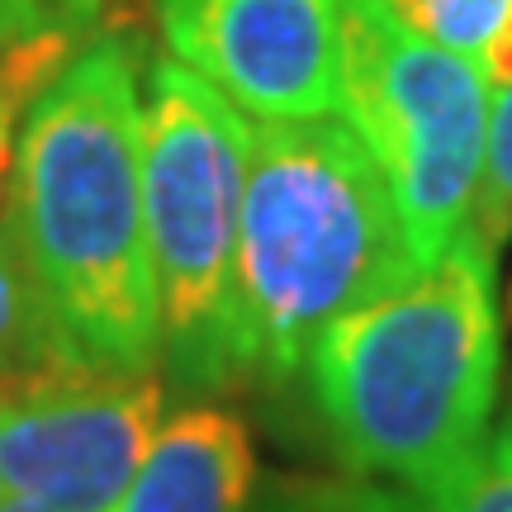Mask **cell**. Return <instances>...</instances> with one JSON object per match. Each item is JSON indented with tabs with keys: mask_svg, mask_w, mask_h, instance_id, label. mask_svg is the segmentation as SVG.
Returning a JSON list of instances; mask_svg holds the SVG:
<instances>
[{
	"mask_svg": "<svg viewBox=\"0 0 512 512\" xmlns=\"http://www.w3.org/2000/svg\"><path fill=\"white\" fill-rule=\"evenodd\" d=\"M10 214L67 361L157 370L143 219V81L128 38H91L24 105Z\"/></svg>",
	"mask_w": 512,
	"mask_h": 512,
	"instance_id": "obj_1",
	"label": "cell"
},
{
	"mask_svg": "<svg viewBox=\"0 0 512 512\" xmlns=\"http://www.w3.org/2000/svg\"><path fill=\"white\" fill-rule=\"evenodd\" d=\"M498 366L494 252L460 233L437 266L332 323L299 375L351 475L427 494L484 451Z\"/></svg>",
	"mask_w": 512,
	"mask_h": 512,
	"instance_id": "obj_2",
	"label": "cell"
},
{
	"mask_svg": "<svg viewBox=\"0 0 512 512\" xmlns=\"http://www.w3.org/2000/svg\"><path fill=\"white\" fill-rule=\"evenodd\" d=\"M422 271L394 190L342 114L256 119L238 223L247 380H294L332 323Z\"/></svg>",
	"mask_w": 512,
	"mask_h": 512,
	"instance_id": "obj_3",
	"label": "cell"
},
{
	"mask_svg": "<svg viewBox=\"0 0 512 512\" xmlns=\"http://www.w3.org/2000/svg\"><path fill=\"white\" fill-rule=\"evenodd\" d=\"M252 119L181 62L143 81V219L157 294V370L200 403L242 384L238 223Z\"/></svg>",
	"mask_w": 512,
	"mask_h": 512,
	"instance_id": "obj_4",
	"label": "cell"
},
{
	"mask_svg": "<svg viewBox=\"0 0 512 512\" xmlns=\"http://www.w3.org/2000/svg\"><path fill=\"white\" fill-rule=\"evenodd\" d=\"M489 100L484 62L408 34L380 0H342L337 114L384 171L422 266H437L470 223Z\"/></svg>",
	"mask_w": 512,
	"mask_h": 512,
	"instance_id": "obj_5",
	"label": "cell"
},
{
	"mask_svg": "<svg viewBox=\"0 0 512 512\" xmlns=\"http://www.w3.org/2000/svg\"><path fill=\"white\" fill-rule=\"evenodd\" d=\"M162 370L48 361L0 380V494L43 512H114L166 422Z\"/></svg>",
	"mask_w": 512,
	"mask_h": 512,
	"instance_id": "obj_6",
	"label": "cell"
},
{
	"mask_svg": "<svg viewBox=\"0 0 512 512\" xmlns=\"http://www.w3.org/2000/svg\"><path fill=\"white\" fill-rule=\"evenodd\" d=\"M166 53L252 119L337 114L342 0H157Z\"/></svg>",
	"mask_w": 512,
	"mask_h": 512,
	"instance_id": "obj_7",
	"label": "cell"
},
{
	"mask_svg": "<svg viewBox=\"0 0 512 512\" xmlns=\"http://www.w3.org/2000/svg\"><path fill=\"white\" fill-rule=\"evenodd\" d=\"M114 512H252V441L238 413L219 403L166 413Z\"/></svg>",
	"mask_w": 512,
	"mask_h": 512,
	"instance_id": "obj_8",
	"label": "cell"
},
{
	"mask_svg": "<svg viewBox=\"0 0 512 512\" xmlns=\"http://www.w3.org/2000/svg\"><path fill=\"white\" fill-rule=\"evenodd\" d=\"M48 361H67V356L57 347V332L34 290L24 247H19L10 185H0V380H15Z\"/></svg>",
	"mask_w": 512,
	"mask_h": 512,
	"instance_id": "obj_9",
	"label": "cell"
},
{
	"mask_svg": "<svg viewBox=\"0 0 512 512\" xmlns=\"http://www.w3.org/2000/svg\"><path fill=\"white\" fill-rule=\"evenodd\" d=\"M465 233L494 256L512 233V81L494 86V100H489L484 166H479V190L475 204H470Z\"/></svg>",
	"mask_w": 512,
	"mask_h": 512,
	"instance_id": "obj_10",
	"label": "cell"
},
{
	"mask_svg": "<svg viewBox=\"0 0 512 512\" xmlns=\"http://www.w3.org/2000/svg\"><path fill=\"white\" fill-rule=\"evenodd\" d=\"M380 5L399 19L408 34L427 38V43H437L446 53L484 62L512 0H380Z\"/></svg>",
	"mask_w": 512,
	"mask_h": 512,
	"instance_id": "obj_11",
	"label": "cell"
},
{
	"mask_svg": "<svg viewBox=\"0 0 512 512\" xmlns=\"http://www.w3.org/2000/svg\"><path fill=\"white\" fill-rule=\"evenodd\" d=\"M100 0H0V53L15 48H53L76 53L91 43Z\"/></svg>",
	"mask_w": 512,
	"mask_h": 512,
	"instance_id": "obj_12",
	"label": "cell"
},
{
	"mask_svg": "<svg viewBox=\"0 0 512 512\" xmlns=\"http://www.w3.org/2000/svg\"><path fill=\"white\" fill-rule=\"evenodd\" d=\"M422 512H512V465L479 451L465 470L422 494Z\"/></svg>",
	"mask_w": 512,
	"mask_h": 512,
	"instance_id": "obj_13",
	"label": "cell"
},
{
	"mask_svg": "<svg viewBox=\"0 0 512 512\" xmlns=\"http://www.w3.org/2000/svg\"><path fill=\"white\" fill-rule=\"evenodd\" d=\"M29 105V95L19 86V76L10 72V62L0 53V185H10V162H15V128L19 114Z\"/></svg>",
	"mask_w": 512,
	"mask_h": 512,
	"instance_id": "obj_14",
	"label": "cell"
},
{
	"mask_svg": "<svg viewBox=\"0 0 512 512\" xmlns=\"http://www.w3.org/2000/svg\"><path fill=\"white\" fill-rule=\"evenodd\" d=\"M484 72H489V81H494V86L512 81V5H508V15H503V24H498L489 53H484Z\"/></svg>",
	"mask_w": 512,
	"mask_h": 512,
	"instance_id": "obj_15",
	"label": "cell"
},
{
	"mask_svg": "<svg viewBox=\"0 0 512 512\" xmlns=\"http://www.w3.org/2000/svg\"><path fill=\"white\" fill-rule=\"evenodd\" d=\"M494 460H503V465H512V418H508V427H503V437L494 441Z\"/></svg>",
	"mask_w": 512,
	"mask_h": 512,
	"instance_id": "obj_16",
	"label": "cell"
},
{
	"mask_svg": "<svg viewBox=\"0 0 512 512\" xmlns=\"http://www.w3.org/2000/svg\"><path fill=\"white\" fill-rule=\"evenodd\" d=\"M0 512H43V508L24 503V498H5V494H0Z\"/></svg>",
	"mask_w": 512,
	"mask_h": 512,
	"instance_id": "obj_17",
	"label": "cell"
}]
</instances>
